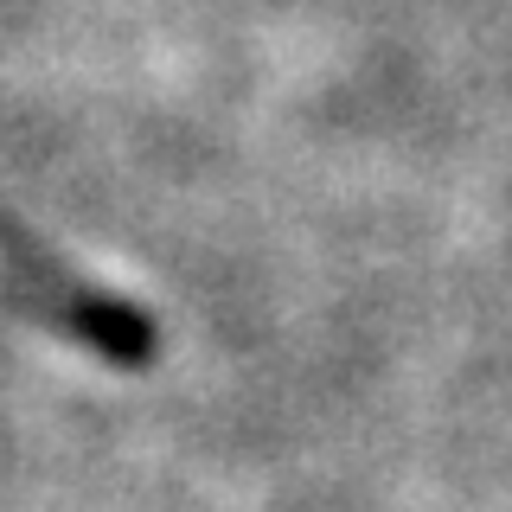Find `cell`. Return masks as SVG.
<instances>
[{
	"mask_svg": "<svg viewBox=\"0 0 512 512\" xmlns=\"http://www.w3.org/2000/svg\"><path fill=\"white\" fill-rule=\"evenodd\" d=\"M0 308L26 314V320H45V327L71 333V340L96 346L103 359H148L154 346V327L141 320L128 301L103 295V288H90L84 276H71V269H58L45 250L20 244L13 231H0Z\"/></svg>",
	"mask_w": 512,
	"mask_h": 512,
	"instance_id": "obj_1",
	"label": "cell"
}]
</instances>
